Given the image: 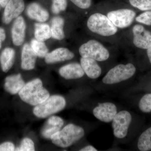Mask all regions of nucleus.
Segmentation results:
<instances>
[{
  "instance_id": "nucleus-1",
  "label": "nucleus",
  "mask_w": 151,
  "mask_h": 151,
  "mask_svg": "<svg viewBox=\"0 0 151 151\" xmlns=\"http://www.w3.org/2000/svg\"><path fill=\"white\" fill-rule=\"evenodd\" d=\"M24 102L32 106L40 104L49 97V92L43 86L39 78H35L25 84L18 93Z\"/></svg>"
},
{
  "instance_id": "nucleus-2",
  "label": "nucleus",
  "mask_w": 151,
  "mask_h": 151,
  "mask_svg": "<svg viewBox=\"0 0 151 151\" xmlns=\"http://www.w3.org/2000/svg\"><path fill=\"white\" fill-rule=\"evenodd\" d=\"M84 134V129L81 127L69 124L52 135L50 139L55 145L67 148L81 139Z\"/></svg>"
},
{
  "instance_id": "nucleus-3",
  "label": "nucleus",
  "mask_w": 151,
  "mask_h": 151,
  "mask_svg": "<svg viewBox=\"0 0 151 151\" xmlns=\"http://www.w3.org/2000/svg\"><path fill=\"white\" fill-rule=\"evenodd\" d=\"M65 105L66 101L64 97L60 95H52L35 106L33 112L38 118L45 119L62 111Z\"/></svg>"
},
{
  "instance_id": "nucleus-4",
  "label": "nucleus",
  "mask_w": 151,
  "mask_h": 151,
  "mask_svg": "<svg viewBox=\"0 0 151 151\" xmlns=\"http://www.w3.org/2000/svg\"><path fill=\"white\" fill-rule=\"evenodd\" d=\"M87 26L92 32L103 36L114 35L118 30L108 17L100 13L93 14L89 17Z\"/></svg>"
},
{
  "instance_id": "nucleus-5",
  "label": "nucleus",
  "mask_w": 151,
  "mask_h": 151,
  "mask_svg": "<svg viewBox=\"0 0 151 151\" xmlns=\"http://www.w3.org/2000/svg\"><path fill=\"white\" fill-rule=\"evenodd\" d=\"M136 70V68L132 63L119 64L108 71L103 78V82L107 84L119 83L131 78Z\"/></svg>"
},
{
  "instance_id": "nucleus-6",
  "label": "nucleus",
  "mask_w": 151,
  "mask_h": 151,
  "mask_svg": "<svg viewBox=\"0 0 151 151\" xmlns=\"http://www.w3.org/2000/svg\"><path fill=\"white\" fill-rule=\"evenodd\" d=\"M81 57L90 58L99 61L109 58L110 53L102 44L95 40H90L81 45L79 49Z\"/></svg>"
},
{
  "instance_id": "nucleus-7",
  "label": "nucleus",
  "mask_w": 151,
  "mask_h": 151,
  "mask_svg": "<svg viewBox=\"0 0 151 151\" xmlns=\"http://www.w3.org/2000/svg\"><path fill=\"white\" fill-rule=\"evenodd\" d=\"M112 123L113 134L119 139L127 136L132 121V116L128 111H123L117 113Z\"/></svg>"
},
{
  "instance_id": "nucleus-8",
  "label": "nucleus",
  "mask_w": 151,
  "mask_h": 151,
  "mask_svg": "<svg viewBox=\"0 0 151 151\" xmlns=\"http://www.w3.org/2000/svg\"><path fill=\"white\" fill-rule=\"evenodd\" d=\"M136 17L134 11L129 9H121L108 14V17L117 27L125 28L131 25Z\"/></svg>"
},
{
  "instance_id": "nucleus-9",
  "label": "nucleus",
  "mask_w": 151,
  "mask_h": 151,
  "mask_svg": "<svg viewBox=\"0 0 151 151\" xmlns=\"http://www.w3.org/2000/svg\"><path fill=\"white\" fill-rule=\"evenodd\" d=\"M93 114L100 121L105 123L112 122L117 113V107L111 103H100L94 108Z\"/></svg>"
},
{
  "instance_id": "nucleus-10",
  "label": "nucleus",
  "mask_w": 151,
  "mask_h": 151,
  "mask_svg": "<svg viewBox=\"0 0 151 151\" xmlns=\"http://www.w3.org/2000/svg\"><path fill=\"white\" fill-rule=\"evenodd\" d=\"M24 0H10L5 7L3 22L8 24L14 19L19 16L24 10Z\"/></svg>"
},
{
  "instance_id": "nucleus-11",
  "label": "nucleus",
  "mask_w": 151,
  "mask_h": 151,
  "mask_svg": "<svg viewBox=\"0 0 151 151\" xmlns=\"http://www.w3.org/2000/svg\"><path fill=\"white\" fill-rule=\"evenodd\" d=\"M133 42L138 48L147 49L151 46V33L143 26L137 24L133 28Z\"/></svg>"
},
{
  "instance_id": "nucleus-12",
  "label": "nucleus",
  "mask_w": 151,
  "mask_h": 151,
  "mask_svg": "<svg viewBox=\"0 0 151 151\" xmlns=\"http://www.w3.org/2000/svg\"><path fill=\"white\" fill-rule=\"evenodd\" d=\"M25 22L22 17L19 16L14 22L12 30L13 42L16 46H20L23 43L25 37Z\"/></svg>"
},
{
  "instance_id": "nucleus-13",
  "label": "nucleus",
  "mask_w": 151,
  "mask_h": 151,
  "mask_svg": "<svg viewBox=\"0 0 151 151\" xmlns=\"http://www.w3.org/2000/svg\"><path fill=\"white\" fill-rule=\"evenodd\" d=\"M64 124L61 118L56 116L50 117L44 125L41 130V134L46 139H50L52 136L58 132Z\"/></svg>"
},
{
  "instance_id": "nucleus-14",
  "label": "nucleus",
  "mask_w": 151,
  "mask_h": 151,
  "mask_svg": "<svg viewBox=\"0 0 151 151\" xmlns=\"http://www.w3.org/2000/svg\"><path fill=\"white\" fill-rule=\"evenodd\" d=\"M37 55L30 45L25 44L22 52L21 67L24 70H31L34 68Z\"/></svg>"
},
{
  "instance_id": "nucleus-15",
  "label": "nucleus",
  "mask_w": 151,
  "mask_h": 151,
  "mask_svg": "<svg viewBox=\"0 0 151 151\" xmlns=\"http://www.w3.org/2000/svg\"><path fill=\"white\" fill-rule=\"evenodd\" d=\"M74 56V54L69 50L60 47L50 52H48L45 58L47 63L51 64L69 60L72 59Z\"/></svg>"
},
{
  "instance_id": "nucleus-16",
  "label": "nucleus",
  "mask_w": 151,
  "mask_h": 151,
  "mask_svg": "<svg viewBox=\"0 0 151 151\" xmlns=\"http://www.w3.org/2000/svg\"><path fill=\"white\" fill-rule=\"evenodd\" d=\"M59 73L62 77L66 79L80 78L85 73L81 65L76 63H70L60 68Z\"/></svg>"
},
{
  "instance_id": "nucleus-17",
  "label": "nucleus",
  "mask_w": 151,
  "mask_h": 151,
  "mask_svg": "<svg viewBox=\"0 0 151 151\" xmlns=\"http://www.w3.org/2000/svg\"><path fill=\"white\" fill-rule=\"evenodd\" d=\"M80 62L84 73L89 78L95 79L101 75V68L95 60L90 58L81 57Z\"/></svg>"
},
{
  "instance_id": "nucleus-18",
  "label": "nucleus",
  "mask_w": 151,
  "mask_h": 151,
  "mask_svg": "<svg viewBox=\"0 0 151 151\" xmlns=\"http://www.w3.org/2000/svg\"><path fill=\"white\" fill-rule=\"evenodd\" d=\"M25 83L21 74L9 76L5 80L4 87L6 91L11 94L18 93Z\"/></svg>"
},
{
  "instance_id": "nucleus-19",
  "label": "nucleus",
  "mask_w": 151,
  "mask_h": 151,
  "mask_svg": "<svg viewBox=\"0 0 151 151\" xmlns=\"http://www.w3.org/2000/svg\"><path fill=\"white\" fill-rule=\"evenodd\" d=\"M26 12L30 18L40 22H46L49 17L48 12L37 3L30 4L27 6Z\"/></svg>"
},
{
  "instance_id": "nucleus-20",
  "label": "nucleus",
  "mask_w": 151,
  "mask_h": 151,
  "mask_svg": "<svg viewBox=\"0 0 151 151\" xmlns=\"http://www.w3.org/2000/svg\"><path fill=\"white\" fill-rule=\"evenodd\" d=\"M15 52L13 49L7 47L0 55V64L4 72H7L12 67L14 61Z\"/></svg>"
},
{
  "instance_id": "nucleus-21",
  "label": "nucleus",
  "mask_w": 151,
  "mask_h": 151,
  "mask_svg": "<svg viewBox=\"0 0 151 151\" xmlns=\"http://www.w3.org/2000/svg\"><path fill=\"white\" fill-rule=\"evenodd\" d=\"M64 19L61 17H55L52 20L51 29L52 37L58 40H62L65 37L63 27Z\"/></svg>"
},
{
  "instance_id": "nucleus-22",
  "label": "nucleus",
  "mask_w": 151,
  "mask_h": 151,
  "mask_svg": "<svg viewBox=\"0 0 151 151\" xmlns=\"http://www.w3.org/2000/svg\"><path fill=\"white\" fill-rule=\"evenodd\" d=\"M35 27V37L36 39L44 42L51 37V29L48 24L36 23Z\"/></svg>"
},
{
  "instance_id": "nucleus-23",
  "label": "nucleus",
  "mask_w": 151,
  "mask_h": 151,
  "mask_svg": "<svg viewBox=\"0 0 151 151\" xmlns=\"http://www.w3.org/2000/svg\"><path fill=\"white\" fill-rule=\"evenodd\" d=\"M137 146L140 151L151 150V127L141 134L138 140Z\"/></svg>"
},
{
  "instance_id": "nucleus-24",
  "label": "nucleus",
  "mask_w": 151,
  "mask_h": 151,
  "mask_svg": "<svg viewBox=\"0 0 151 151\" xmlns=\"http://www.w3.org/2000/svg\"><path fill=\"white\" fill-rule=\"evenodd\" d=\"M31 46L37 55L41 58H45L48 53V49L43 41L33 39L31 42Z\"/></svg>"
},
{
  "instance_id": "nucleus-25",
  "label": "nucleus",
  "mask_w": 151,
  "mask_h": 151,
  "mask_svg": "<svg viewBox=\"0 0 151 151\" xmlns=\"http://www.w3.org/2000/svg\"><path fill=\"white\" fill-rule=\"evenodd\" d=\"M139 108L144 113L151 112V94H146L141 98L139 103Z\"/></svg>"
},
{
  "instance_id": "nucleus-26",
  "label": "nucleus",
  "mask_w": 151,
  "mask_h": 151,
  "mask_svg": "<svg viewBox=\"0 0 151 151\" xmlns=\"http://www.w3.org/2000/svg\"><path fill=\"white\" fill-rule=\"evenodd\" d=\"M133 6L142 11L151 10V0H129Z\"/></svg>"
},
{
  "instance_id": "nucleus-27",
  "label": "nucleus",
  "mask_w": 151,
  "mask_h": 151,
  "mask_svg": "<svg viewBox=\"0 0 151 151\" xmlns=\"http://www.w3.org/2000/svg\"><path fill=\"white\" fill-rule=\"evenodd\" d=\"M67 6V0H52L51 9L55 14H59L66 9Z\"/></svg>"
},
{
  "instance_id": "nucleus-28",
  "label": "nucleus",
  "mask_w": 151,
  "mask_h": 151,
  "mask_svg": "<svg viewBox=\"0 0 151 151\" xmlns=\"http://www.w3.org/2000/svg\"><path fill=\"white\" fill-rule=\"evenodd\" d=\"M15 151H33L35 150L34 143L29 138H26L22 141L19 146L15 149Z\"/></svg>"
},
{
  "instance_id": "nucleus-29",
  "label": "nucleus",
  "mask_w": 151,
  "mask_h": 151,
  "mask_svg": "<svg viewBox=\"0 0 151 151\" xmlns=\"http://www.w3.org/2000/svg\"><path fill=\"white\" fill-rule=\"evenodd\" d=\"M136 20L147 25H151V11H147L141 14L136 17Z\"/></svg>"
},
{
  "instance_id": "nucleus-30",
  "label": "nucleus",
  "mask_w": 151,
  "mask_h": 151,
  "mask_svg": "<svg viewBox=\"0 0 151 151\" xmlns=\"http://www.w3.org/2000/svg\"><path fill=\"white\" fill-rule=\"evenodd\" d=\"M78 7L82 9L89 8L92 4V0H70Z\"/></svg>"
},
{
  "instance_id": "nucleus-31",
  "label": "nucleus",
  "mask_w": 151,
  "mask_h": 151,
  "mask_svg": "<svg viewBox=\"0 0 151 151\" xmlns=\"http://www.w3.org/2000/svg\"><path fill=\"white\" fill-rule=\"evenodd\" d=\"M15 150L14 145L11 142H7L0 144V151H13Z\"/></svg>"
},
{
  "instance_id": "nucleus-32",
  "label": "nucleus",
  "mask_w": 151,
  "mask_h": 151,
  "mask_svg": "<svg viewBox=\"0 0 151 151\" xmlns=\"http://www.w3.org/2000/svg\"><path fill=\"white\" fill-rule=\"evenodd\" d=\"M6 33L4 29L0 27V49L1 47L2 42L5 40Z\"/></svg>"
},
{
  "instance_id": "nucleus-33",
  "label": "nucleus",
  "mask_w": 151,
  "mask_h": 151,
  "mask_svg": "<svg viewBox=\"0 0 151 151\" xmlns=\"http://www.w3.org/2000/svg\"><path fill=\"white\" fill-rule=\"evenodd\" d=\"M97 150L95 149L93 146L89 145L84 147L83 148L81 149V151H97Z\"/></svg>"
},
{
  "instance_id": "nucleus-34",
  "label": "nucleus",
  "mask_w": 151,
  "mask_h": 151,
  "mask_svg": "<svg viewBox=\"0 0 151 151\" xmlns=\"http://www.w3.org/2000/svg\"><path fill=\"white\" fill-rule=\"evenodd\" d=\"M10 0H0V6L2 8H5Z\"/></svg>"
},
{
  "instance_id": "nucleus-35",
  "label": "nucleus",
  "mask_w": 151,
  "mask_h": 151,
  "mask_svg": "<svg viewBox=\"0 0 151 151\" xmlns=\"http://www.w3.org/2000/svg\"><path fill=\"white\" fill-rule=\"evenodd\" d=\"M147 50V54L149 60H150V62L151 64V46Z\"/></svg>"
}]
</instances>
